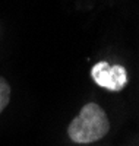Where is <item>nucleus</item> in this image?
Returning <instances> with one entry per match:
<instances>
[{"label":"nucleus","mask_w":139,"mask_h":146,"mask_svg":"<svg viewBox=\"0 0 139 146\" xmlns=\"http://www.w3.org/2000/svg\"><path fill=\"white\" fill-rule=\"evenodd\" d=\"M110 123L104 110L95 102L82 107L78 117L72 120L67 135L75 143H92L107 135Z\"/></svg>","instance_id":"1"},{"label":"nucleus","mask_w":139,"mask_h":146,"mask_svg":"<svg viewBox=\"0 0 139 146\" xmlns=\"http://www.w3.org/2000/svg\"><path fill=\"white\" fill-rule=\"evenodd\" d=\"M91 76L98 86L114 92L122 91L128 83V75H126L124 67L119 64L110 66L107 62L97 63L91 70Z\"/></svg>","instance_id":"2"},{"label":"nucleus","mask_w":139,"mask_h":146,"mask_svg":"<svg viewBox=\"0 0 139 146\" xmlns=\"http://www.w3.org/2000/svg\"><path fill=\"white\" fill-rule=\"evenodd\" d=\"M9 100H10V86L3 78H0V113L6 108Z\"/></svg>","instance_id":"3"}]
</instances>
